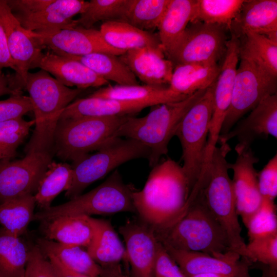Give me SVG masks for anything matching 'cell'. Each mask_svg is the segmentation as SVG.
<instances>
[{"label": "cell", "mask_w": 277, "mask_h": 277, "mask_svg": "<svg viewBox=\"0 0 277 277\" xmlns=\"http://www.w3.org/2000/svg\"><path fill=\"white\" fill-rule=\"evenodd\" d=\"M182 166L170 158L152 167L132 199L138 217L155 232L172 225L185 211L192 191Z\"/></svg>", "instance_id": "obj_1"}, {"label": "cell", "mask_w": 277, "mask_h": 277, "mask_svg": "<svg viewBox=\"0 0 277 277\" xmlns=\"http://www.w3.org/2000/svg\"><path fill=\"white\" fill-rule=\"evenodd\" d=\"M24 88L29 94L35 125L24 151L53 155L54 132L61 115L85 89L65 86L42 69L28 73Z\"/></svg>", "instance_id": "obj_2"}, {"label": "cell", "mask_w": 277, "mask_h": 277, "mask_svg": "<svg viewBox=\"0 0 277 277\" xmlns=\"http://www.w3.org/2000/svg\"><path fill=\"white\" fill-rule=\"evenodd\" d=\"M204 187L188 201L186 211L172 225L155 232L162 244L213 256L232 251L225 232L206 204Z\"/></svg>", "instance_id": "obj_3"}, {"label": "cell", "mask_w": 277, "mask_h": 277, "mask_svg": "<svg viewBox=\"0 0 277 277\" xmlns=\"http://www.w3.org/2000/svg\"><path fill=\"white\" fill-rule=\"evenodd\" d=\"M206 89L197 91L181 101L157 105L143 117L128 116L114 137L134 139L147 146L150 151L149 165L152 168L162 156L167 155L169 143L175 136L183 117Z\"/></svg>", "instance_id": "obj_4"}, {"label": "cell", "mask_w": 277, "mask_h": 277, "mask_svg": "<svg viewBox=\"0 0 277 277\" xmlns=\"http://www.w3.org/2000/svg\"><path fill=\"white\" fill-rule=\"evenodd\" d=\"M230 150L227 143L214 149L203 194L208 209L225 232L231 250L248 259L246 244L241 236L232 182L228 174L226 156Z\"/></svg>", "instance_id": "obj_5"}, {"label": "cell", "mask_w": 277, "mask_h": 277, "mask_svg": "<svg viewBox=\"0 0 277 277\" xmlns=\"http://www.w3.org/2000/svg\"><path fill=\"white\" fill-rule=\"evenodd\" d=\"M135 189L133 185L126 184L120 172L115 170L94 189L64 204L41 210L34 214L32 221L43 222L70 215L136 213L132 199Z\"/></svg>", "instance_id": "obj_6"}, {"label": "cell", "mask_w": 277, "mask_h": 277, "mask_svg": "<svg viewBox=\"0 0 277 277\" xmlns=\"http://www.w3.org/2000/svg\"><path fill=\"white\" fill-rule=\"evenodd\" d=\"M84 116L60 120L54 135V152L63 161L72 162L97 150L114 137L127 117Z\"/></svg>", "instance_id": "obj_7"}, {"label": "cell", "mask_w": 277, "mask_h": 277, "mask_svg": "<svg viewBox=\"0 0 277 277\" xmlns=\"http://www.w3.org/2000/svg\"><path fill=\"white\" fill-rule=\"evenodd\" d=\"M97 151L72 162V182L65 193L70 200L121 165L136 159L148 160L150 154V149L141 142L118 137L111 138Z\"/></svg>", "instance_id": "obj_8"}, {"label": "cell", "mask_w": 277, "mask_h": 277, "mask_svg": "<svg viewBox=\"0 0 277 277\" xmlns=\"http://www.w3.org/2000/svg\"><path fill=\"white\" fill-rule=\"evenodd\" d=\"M214 84L187 112L175 133L182 149V166L192 189L199 179L203 165L213 110Z\"/></svg>", "instance_id": "obj_9"}, {"label": "cell", "mask_w": 277, "mask_h": 277, "mask_svg": "<svg viewBox=\"0 0 277 277\" xmlns=\"http://www.w3.org/2000/svg\"><path fill=\"white\" fill-rule=\"evenodd\" d=\"M240 57L230 106L221 134L227 133L247 112L267 97L276 94V78L254 62Z\"/></svg>", "instance_id": "obj_10"}, {"label": "cell", "mask_w": 277, "mask_h": 277, "mask_svg": "<svg viewBox=\"0 0 277 277\" xmlns=\"http://www.w3.org/2000/svg\"><path fill=\"white\" fill-rule=\"evenodd\" d=\"M221 25L191 22L168 59L173 64L215 62L224 55L226 30Z\"/></svg>", "instance_id": "obj_11"}, {"label": "cell", "mask_w": 277, "mask_h": 277, "mask_svg": "<svg viewBox=\"0 0 277 277\" xmlns=\"http://www.w3.org/2000/svg\"><path fill=\"white\" fill-rule=\"evenodd\" d=\"M52 154L31 152L21 160L0 161V204L26 195H34Z\"/></svg>", "instance_id": "obj_12"}, {"label": "cell", "mask_w": 277, "mask_h": 277, "mask_svg": "<svg viewBox=\"0 0 277 277\" xmlns=\"http://www.w3.org/2000/svg\"><path fill=\"white\" fill-rule=\"evenodd\" d=\"M240 40L232 33L228 40L224 60L214 84L213 110L210 120L204 161H210L216 147L221 130L231 104L236 70L239 61Z\"/></svg>", "instance_id": "obj_13"}, {"label": "cell", "mask_w": 277, "mask_h": 277, "mask_svg": "<svg viewBox=\"0 0 277 277\" xmlns=\"http://www.w3.org/2000/svg\"><path fill=\"white\" fill-rule=\"evenodd\" d=\"M0 23L15 64L14 78L18 87L23 90L29 70L37 67L43 54V47L31 35L30 31L23 27L7 0H0Z\"/></svg>", "instance_id": "obj_14"}, {"label": "cell", "mask_w": 277, "mask_h": 277, "mask_svg": "<svg viewBox=\"0 0 277 277\" xmlns=\"http://www.w3.org/2000/svg\"><path fill=\"white\" fill-rule=\"evenodd\" d=\"M124 242L128 277H153L161 243L154 229L138 217L118 229Z\"/></svg>", "instance_id": "obj_15"}, {"label": "cell", "mask_w": 277, "mask_h": 277, "mask_svg": "<svg viewBox=\"0 0 277 277\" xmlns=\"http://www.w3.org/2000/svg\"><path fill=\"white\" fill-rule=\"evenodd\" d=\"M31 35L42 47L60 55L81 56L103 52L121 55L126 51L108 45L100 30L76 26L52 31H31Z\"/></svg>", "instance_id": "obj_16"}, {"label": "cell", "mask_w": 277, "mask_h": 277, "mask_svg": "<svg viewBox=\"0 0 277 277\" xmlns=\"http://www.w3.org/2000/svg\"><path fill=\"white\" fill-rule=\"evenodd\" d=\"M161 243V242H160ZM168 254L188 277L203 273H214L230 277H250L252 266L248 259L230 251L213 256L208 254L186 251L163 245Z\"/></svg>", "instance_id": "obj_17"}, {"label": "cell", "mask_w": 277, "mask_h": 277, "mask_svg": "<svg viewBox=\"0 0 277 277\" xmlns=\"http://www.w3.org/2000/svg\"><path fill=\"white\" fill-rule=\"evenodd\" d=\"M245 118L240 119L227 133L219 136L217 143H227L236 137V153L248 149L251 144L269 135L277 137V95L269 96L256 105Z\"/></svg>", "instance_id": "obj_18"}, {"label": "cell", "mask_w": 277, "mask_h": 277, "mask_svg": "<svg viewBox=\"0 0 277 277\" xmlns=\"http://www.w3.org/2000/svg\"><path fill=\"white\" fill-rule=\"evenodd\" d=\"M234 163H229L233 170L232 180L235 196L236 210L244 225L260 207L262 196L260 193L258 173L254 165L259 159L251 148L237 153Z\"/></svg>", "instance_id": "obj_19"}, {"label": "cell", "mask_w": 277, "mask_h": 277, "mask_svg": "<svg viewBox=\"0 0 277 277\" xmlns=\"http://www.w3.org/2000/svg\"><path fill=\"white\" fill-rule=\"evenodd\" d=\"M118 56L145 85L169 86L174 66L171 61L165 57L161 47L129 50Z\"/></svg>", "instance_id": "obj_20"}, {"label": "cell", "mask_w": 277, "mask_h": 277, "mask_svg": "<svg viewBox=\"0 0 277 277\" xmlns=\"http://www.w3.org/2000/svg\"><path fill=\"white\" fill-rule=\"evenodd\" d=\"M88 2L83 0H52L45 8L27 15L14 14L26 29L52 31L76 27L73 18L81 14Z\"/></svg>", "instance_id": "obj_21"}, {"label": "cell", "mask_w": 277, "mask_h": 277, "mask_svg": "<svg viewBox=\"0 0 277 277\" xmlns=\"http://www.w3.org/2000/svg\"><path fill=\"white\" fill-rule=\"evenodd\" d=\"M230 30L238 37L251 32L277 43V1H245Z\"/></svg>", "instance_id": "obj_22"}, {"label": "cell", "mask_w": 277, "mask_h": 277, "mask_svg": "<svg viewBox=\"0 0 277 277\" xmlns=\"http://www.w3.org/2000/svg\"><path fill=\"white\" fill-rule=\"evenodd\" d=\"M67 87L85 89L109 85V82L95 74L80 62L67 56L46 52L37 65Z\"/></svg>", "instance_id": "obj_23"}, {"label": "cell", "mask_w": 277, "mask_h": 277, "mask_svg": "<svg viewBox=\"0 0 277 277\" xmlns=\"http://www.w3.org/2000/svg\"><path fill=\"white\" fill-rule=\"evenodd\" d=\"M95 219L86 215L63 216L43 222L45 238L87 248L95 232Z\"/></svg>", "instance_id": "obj_24"}, {"label": "cell", "mask_w": 277, "mask_h": 277, "mask_svg": "<svg viewBox=\"0 0 277 277\" xmlns=\"http://www.w3.org/2000/svg\"><path fill=\"white\" fill-rule=\"evenodd\" d=\"M149 106L140 102L87 96L68 105L60 120L84 116H132Z\"/></svg>", "instance_id": "obj_25"}, {"label": "cell", "mask_w": 277, "mask_h": 277, "mask_svg": "<svg viewBox=\"0 0 277 277\" xmlns=\"http://www.w3.org/2000/svg\"><path fill=\"white\" fill-rule=\"evenodd\" d=\"M88 96L140 102L151 106L181 101L188 96L175 93L169 86L117 85L101 88Z\"/></svg>", "instance_id": "obj_26"}, {"label": "cell", "mask_w": 277, "mask_h": 277, "mask_svg": "<svg viewBox=\"0 0 277 277\" xmlns=\"http://www.w3.org/2000/svg\"><path fill=\"white\" fill-rule=\"evenodd\" d=\"M220 70L215 62L178 64L174 67L169 87L175 93L188 96L212 85Z\"/></svg>", "instance_id": "obj_27"}, {"label": "cell", "mask_w": 277, "mask_h": 277, "mask_svg": "<svg viewBox=\"0 0 277 277\" xmlns=\"http://www.w3.org/2000/svg\"><path fill=\"white\" fill-rule=\"evenodd\" d=\"M196 0H170L158 26V36L165 55L171 54L191 22Z\"/></svg>", "instance_id": "obj_28"}, {"label": "cell", "mask_w": 277, "mask_h": 277, "mask_svg": "<svg viewBox=\"0 0 277 277\" xmlns=\"http://www.w3.org/2000/svg\"><path fill=\"white\" fill-rule=\"evenodd\" d=\"M95 220V232L86 248L91 257L102 268L120 265L122 262L127 263L125 246L110 221Z\"/></svg>", "instance_id": "obj_29"}, {"label": "cell", "mask_w": 277, "mask_h": 277, "mask_svg": "<svg viewBox=\"0 0 277 277\" xmlns=\"http://www.w3.org/2000/svg\"><path fill=\"white\" fill-rule=\"evenodd\" d=\"M100 31L108 45L124 51L146 47L162 48L157 34L142 30L123 21L104 22Z\"/></svg>", "instance_id": "obj_30"}, {"label": "cell", "mask_w": 277, "mask_h": 277, "mask_svg": "<svg viewBox=\"0 0 277 277\" xmlns=\"http://www.w3.org/2000/svg\"><path fill=\"white\" fill-rule=\"evenodd\" d=\"M36 243L45 256L53 255L69 269L91 277H100L102 268L84 247L62 244L45 238L38 239Z\"/></svg>", "instance_id": "obj_31"}, {"label": "cell", "mask_w": 277, "mask_h": 277, "mask_svg": "<svg viewBox=\"0 0 277 277\" xmlns=\"http://www.w3.org/2000/svg\"><path fill=\"white\" fill-rule=\"evenodd\" d=\"M64 56L80 62L98 76L118 85H138L135 76L117 55L96 52L81 56Z\"/></svg>", "instance_id": "obj_32"}, {"label": "cell", "mask_w": 277, "mask_h": 277, "mask_svg": "<svg viewBox=\"0 0 277 277\" xmlns=\"http://www.w3.org/2000/svg\"><path fill=\"white\" fill-rule=\"evenodd\" d=\"M30 247L0 227V277H24Z\"/></svg>", "instance_id": "obj_33"}, {"label": "cell", "mask_w": 277, "mask_h": 277, "mask_svg": "<svg viewBox=\"0 0 277 277\" xmlns=\"http://www.w3.org/2000/svg\"><path fill=\"white\" fill-rule=\"evenodd\" d=\"M72 179L71 165L66 163L52 161L34 195L36 203L41 210L50 207L51 202L58 194L68 190L71 185Z\"/></svg>", "instance_id": "obj_34"}, {"label": "cell", "mask_w": 277, "mask_h": 277, "mask_svg": "<svg viewBox=\"0 0 277 277\" xmlns=\"http://www.w3.org/2000/svg\"><path fill=\"white\" fill-rule=\"evenodd\" d=\"M34 195H26L0 204V225L17 236L24 234L34 216Z\"/></svg>", "instance_id": "obj_35"}, {"label": "cell", "mask_w": 277, "mask_h": 277, "mask_svg": "<svg viewBox=\"0 0 277 277\" xmlns=\"http://www.w3.org/2000/svg\"><path fill=\"white\" fill-rule=\"evenodd\" d=\"M170 0H128L121 19L145 31L157 28Z\"/></svg>", "instance_id": "obj_36"}, {"label": "cell", "mask_w": 277, "mask_h": 277, "mask_svg": "<svg viewBox=\"0 0 277 277\" xmlns=\"http://www.w3.org/2000/svg\"><path fill=\"white\" fill-rule=\"evenodd\" d=\"M240 42L239 57L250 60L277 76V43L265 35L248 32Z\"/></svg>", "instance_id": "obj_37"}, {"label": "cell", "mask_w": 277, "mask_h": 277, "mask_svg": "<svg viewBox=\"0 0 277 277\" xmlns=\"http://www.w3.org/2000/svg\"><path fill=\"white\" fill-rule=\"evenodd\" d=\"M244 2V0H196L191 22L221 25L230 30L232 23Z\"/></svg>", "instance_id": "obj_38"}, {"label": "cell", "mask_w": 277, "mask_h": 277, "mask_svg": "<svg viewBox=\"0 0 277 277\" xmlns=\"http://www.w3.org/2000/svg\"><path fill=\"white\" fill-rule=\"evenodd\" d=\"M128 0H91L88 1L84 10L78 19H75L76 27L92 28L100 21L121 20Z\"/></svg>", "instance_id": "obj_39"}, {"label": "cell", "mask_w": 277, "mask_h": 277, "mask_svg": "<svg viewBox=\"0 0 277 277\" xmlns=\"http://www.w3.org/2000/svg\"><path fill=\"white\" fill-rule=\"evenodd\" d=\"M246 250L252 265L258 264L262 277H277V234L250 240Z\"/></svg>", "instance_id": "obj_40"}, {"label": "cell", "mask_w": 277, "mask_h": 277, "mask_svg": "<svg viewBox=\"0 0 277 277\" xmlns=\"http://www.w3.org/2000/svg\"><path fill=\"white\" fill-rule=\"evenodd\" d=\"M245 226L249 241L277 234L276 207L274 200L262 197L260 207Z\"/></svg>", "instance_id": "obj_41"}, {"label": "cell", "mask_w": 277, "mask_h": 277, "mask_svg": "<svg viewBox=\"0 0 277 277\" xmlns=\"http://www.w3.org/2000/svg\"><path fill=\"white\" fill-rule=\"evenodd\" d=\"M34 121L23 117L0 122V155L9 161L16 154V149L28 134Z\"/></svg>", "instance_id": "obj_42"}, {"label": "cell", "mask_w": 277, "mask_h": 277, "mask_svg": "<svg viewBox=\"0 0 277 277\" xmlns=\"http://www.w3.org/2000/svg\"><path fill=\"white\" fill-rule=\"evenodd\" d=\"M31 111L32 107L29 96L22 94L11 95L0 101V122L23 117Z\"/></svg>", "instance_id": "obj_43"}, {"label": "cell", "mask_w": 277, "mask_h": 277, "mask_svg": "<svg viewBox=\"0 0 277 277\" xmlns=\"http://www.w3.org/2000/svg\"><path fill=\"white\" fill-rule=\"evenodd\" d=\"M46 258L37 245L30 247L24 277H57Z\"/></svg>", "instance_id": "obj_44"}, {"label": "cell", "mask_w": 277, "mask_h": 277, "mask_svg": "<svg viewBox=\"0 0 277 277\" xmlns=\"http://www.w3.org/2000/svg\"><path fill=\"white\" fill-rule=\"evenodd\" d=\"M258 184L262 197L274 200L277 196V154L258 173Z\"/></svg>", "instance_id": "obj_45"}, {"label": "cell", "mask_w": 277, "mask_h": 277, "mask_svg": "<svg viewBox=\"0 0 277 277\" xmlns=\"http://www.w3.org/2000/svg\"><path fill=\"white\" fill-rule=\"evenodd\" d=\"M153 277H188L181 269L161 243Z\"/></svg>", "instance_id": "obj_46"}, {"label": "cell", "mask_w": 277, "mask_h": 277, "mask_svg": "<svg viewBox=\"0 0 277 277\" xmlns=\"http://www.w3.org/2000/svg\"><path fill=\"white\" fill-rule=\"evenodd\" d=\"M52 0H7L14 14L34 13L48 5Z\"/></svg>", "instance_id": "obj_47"}, {"label": "cell", "mask_w": 277, "mask_h": 277, "mask_svg": "<svg viewBox=\"0 0 277 277\" xmlns=\"http://www.w3.org/2000/svg\"><path fill=\"white\" fill-rule=\"evenodd\" d=\"M10 68L15 70L14 63L11 56L5 32L0 23V69Z\"/></svg>", "instance_id": "obj_48"}, {"label": "cell", "mask_w": 277, "mask_h": 277, "mask_svg": "<svg viewBox=\"0 0 277 277\" xmlns=\"http://www.w3.org/2000/svg\"><path fill=\"white\" fill-rule=\"evenodd\" d=\"M46 256L49 259L57 277H91L69 269L53 255H48Z\"/></svg>", "instance_id": "obj_49"}, {"label": "cell", "mask_w": 277, "mask_h": 277, "mask_svg": "<svg viewBox=\"0 0 277 277\" xmlns=\"http://www.w3.org/2000/svg\"><path fill=\"white\" fill-rule=\"evenodd\" d=\"M13 77L4 74L0 69V96L5 94H22V92L16 90Z\"/></svg>", "instance_id": "obj_50"}, {"label": "cell", "mask_w": 277, "mask_h": 277, "mask_svg": "<svg viewBox=\"0 0 277 277\" xmlns=\"http://www.w3.org/2000/svg\"><path fill=\"white\" fill-rule=\"evenodd\" d=\"M118 267L119 266L110 268H102L100 277H118L117 269Z\"/></svg>", "instance_id": "obj_51"}, {"label": "cell", "mask_w": 277, "mask_h": 277, "mask_svg": "<svg viewBox=\"0 0 277 277\" xmlns=\"http://www.w3.org/2000/svg\"><path fill=\"white\" fill-rule=\"evenodd\" d=\"M190 277H230V276L222 275V274H219L203 273V274H195Z\"/></svg>", "instance_id": "obj_52"}, {"label": "cell", "mask_w": 277, "mask_h": 277, "mask_svg": "<svg viewBox=\"0 0 277 277\" xmlns=\"http://www.w3.org/2000/svg\"><path fill=\"white\" fill-rule=\"evenodd\" d=\"M117 275L118 277H128L127 273L122 270L121 266L118 267L117 269Z\"/></svg>", "instance_id": "obj_53"}, {"label": "cell", "mask_w": 277, "mask_h": 277, "mask_svg": "<svg viewBox=\"0 0 277 277\" xmlns=\"http://www.w3.org/2000/svg\"><path fill=\"white\" fill-rule=\"evenodd\" d=\"M2 160H3V158L2 156H1L0 155V161H2Z\"/></svg>", "instance_id": "obj_54"}]
</instances>
